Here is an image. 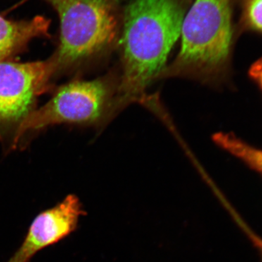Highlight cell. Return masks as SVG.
Masks as SVG:
<instances>
[{
	"label": "cell",
	"instance_id": "obj_1",
	"mask_svg": "<svg viewBox=\"0 0 262 262\" xmlns=\"http://www.w3.org/2000/svg\"><path fill=\"white\" fill-rule=\"evenodd\" d=\"M184 18L178 0H134L127 6L121 39L122 75L111 113L140 99L159 77L180 37Z\"/></svg>",
	"mask_w": 262,
	"mask_h": 262
},
{
	"label": "cell",
	"instance_id": "obj_2",
	"mask_svg": "<svg viewBox=\"0 0 262 262\" xmlns=\"http://www.w3.org/2000/svg\"><path fill=\"white\" fill-rule=\"evenodd\" d=\"M182 47L158 78L182 77L222 83L230 67L233 29L232 0H195L184 15Z\"/></svg>",
	"mask_w": 262,
	"mask_h": 262
},
{
	"label": "cell",
	"instance_id": "obj_3",
	"mask_svg": "<svg viewBox=\"0 0 262 262\" xmlns=\"http://www.w3.org/2000/svg\"><path fill=\"white\" fill-rule=\"evenodd\" d=\"M58 15L59 42L48 58L53 82L82 72L111 49L117 21L110 0H45Z\"/></svg>",
	"mask_w": 262,
	"mask_h": 262
},
{
	"label": "cell",
	"instance_id": "obj_4",
	"mask_svg": "<svg viewBox=\"0 0 262 262\" xmlns=\"http://www.w3.org/2000/svg\"><path fill=\"white\" fill-rule=\"evenodd\" d=\"M115 91L111 76L62 84L50 101L24 119L10 139V148L16 149L24 136L51 125L101 122L110 117Z\"/></svg>",
	"mask_w": 262,
	"mask_h": 262
},
{
	"label": "cell",
	"instance_id": "obj_5",
	"mask_svg": "<svg viewBox=\"0 0 262 262\" xmlns=\"http://www.w3.org/2000/svg\"><path fill=\"white\" fill-rule=\"evenodd\" d=\"M48 59L0 62V139L13 137L20 124L35 110L38 98L53 87Z\"/></svg>",
	"mask_w": 262,
	"mask_h": 262
},
{
	"label": "cell",
	"instance_id": "obj_6",
	"mask_svg": "<svg viewBox=\"0 0 262 262\" xmlns=\"http://www.w3.org/2000/svg\"><path fill=\"white\" fill-rule=\"evenodd\" d=\"M84 213L75 194H69L56 206L40 212L32 221L20 247L6 262H30L38 252L75 232Z\"/></svg>",
	"mask_w": 262,
	"mask_h": 262
},
{
	"label": "cell",
	"instance_id": "obj_7",
	"mask_svg": "<svg viewBox=\"0 0 262 262\" xmlns=\"http://www.w3.org/2000/svg\"><path fill=\"white\" fill-rule=\"evenodd\" d=\"M51 20L37 15L27 20H10L0 15V62L23 53L36 38L50 37Z\"/></svg>",
	"mask_w": 262,
	"mask_h": 262
},
{
	"label": "cell",
	"instance_id": "obj_8",
	"mask_svg": "<svg viewBox=\"0 0 262 262\" xmlns=\"http://www.w3.org/2000/svg\"><path fill=\"white\" fill-rule=\"evenodd\" d=\"M213 141L217 146L262 176V149L248 144L230 133H216Z\"/></svg>",
	"mask_w": 262,
	"mask_h": 262
},
{
	"label": "cell",
	"instance_id": "obj_9",
	"mask_svg": "<svg viewBox=\"0 0 262 262\" xmlns=\"http://www.w3.org/2000/svg\"><path fill=\"white\" fill-rule=\"evenodd\" d=\"M241 28L262 34V0H242Z\"/></svg>",
	"mask_w": 262,
	"mask_h": 262
},
{
	"label": "cell",
	"instance_id": "obj_10",
	"mask_svg": "<svg viewBox=\"0 0 262 262\" xmlns=\"http://www.w3.org/2000/svg\"><path fill=\"white\" fill-rule=\"evenodd\" d=\"M248 75L262 92V57L251 64L248 70Z\"/></svg>",
	"mask_w": 262,
	"mask_h": 262
}]
</instances>
